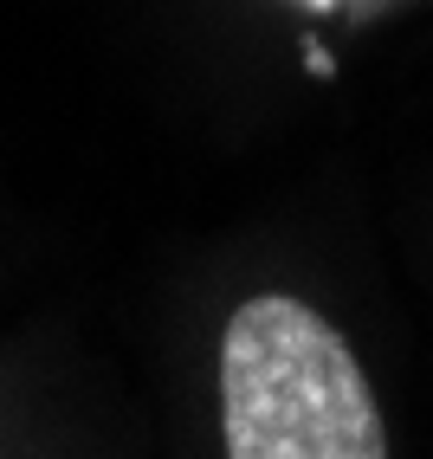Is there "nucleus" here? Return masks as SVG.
Returning a JSON list of instances; mask_svg holds the SVG:
<instances>
[{
	"mask_svg": "<svg viewBox=\"0 0 433 459\" xmlns=\"http://www.w3.org/2000/svg\"><path fill=\"white\" fill-rule=\"evenodd\" d=\"M227 459H388L350 343L298 298H246L221 336Z\"/></svg>",
	"mask_w": 433,
	"mask_h": 459,
	"instance_id": "nucleus-1",
	"label": "nucleus"
},
{
	"mask_svg": "<svg viewBox=\"0 0 433 459\" xmlns=\"http://www.w3.org/2000/svg\"><path fill=\"white\" fill-rule=\"evenodd\" d=\"M304 7H336V0H304Z\"/></svg>",
	"mask_w": 433,
	"mask_h": 459,
	"instance_id": "nucleus-2",
	"label": "nucleus"
}]
</instances>
